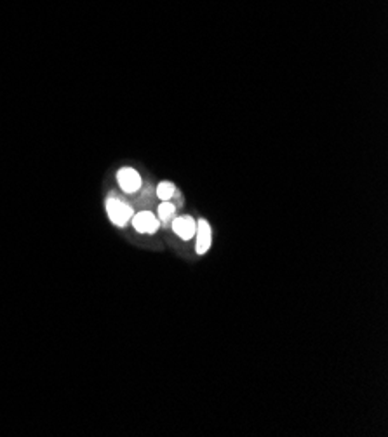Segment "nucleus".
<instances>
[{
  "instance_id": "f257e3e1",
  "label": "nucleus",
  "mask_w": 388,
  "mask_h": 437,
  "mask_svg": "<svg viewBox=\"0 0 388 437\" xmlns=\"http://www.w3.org/2000/svg\"><path fill=\"white\" fill-rule=\"evenodd\" d=\"M107 213L110 222L117 227L128 225V222H131V218H133L134 215L133 208H131L128 202L121 201V199L114 194H112L107 201Z\"/></svg>"
},
{
  "instance_id": "f03ea898",
  "label": "nucleus",
  "mask_w": 388,
  "mask_h": 437,
  "mask_svg": "<svg viewBox=\"0 0 388 437\" xmlns=\"http://www.w3.org/2000/svg\"><path fill=\"white\" fill-rule=\"evenodd\" d=\"M117 182L121 185L122 192L126 194H136L141 189V185H143L140 173L133 168H122L117 173Z\"/></svg>"
},
{
  "instance_id": "7ed1b4c3",
  "label": "nucleus",
  "mask_w": 388,
  "mask_h": 437,
  "mask_svg": "<svg viewBox=\"0 0 388 437\" xmlns=\"http://www.w3.org/2000/svg\"><path fill=\"white\" fill-rule=\"evenodd\" d=\"M133 227L140 234H155L161 229V222L157 216L150 211H140L138 215H133Z\"/></svg>"
},
{
  "instance_id": "20e7f679",
  "label": "nucleus",
  "mask_w": 388,
  "mask_h": 437,
  "mask_svg": "<svg viewBox=\"0 0 388 437\" xmlns=\"http://www.w3.org/2000/svg\"><path fill=\"white\" fill-rule=\"evenodd\" d=\"M171 227L178 237H181L183 241H190L195 237L197 232V222H195L192 216H180V218H174L171 222Z\"/></svg>"
},
{
  "instance_id": "39448f33",
  "label": "nucleus",
  "mask_w": 388,
  "mask_h": 437,
  "mask_svg": "<svg viewBox=\"0 0 388 437\" xmlns=\"http://www.w3.org/2000/svg\"><path fill=\"white\" fill-rule=\"evenodd\" d=\"M195 236H197V239H195V251H197V255H206L213 243V230L206 220H199L197 222Z\"/></svg>"
},
{
  "instance_id": "423d86ee",
  "label": "nucleus",
  "mask_w": 388,
  "mask_h": 437,
  "mask_svg": "<svg viewBox=\"0 0 388 437\" xmlns=\"http://www.w3.org/2000/svg\"><path fill=\"white\" fill-rule=\"evenodd\" d=\"M176 204L173 201H162V204L159 206L157 209V218L161 222L162 227H169L171 222L174 220V215H176Z\"/></svg>"
},
{
  "instance_id": "0eeeda50",
  "label": "nucleus",
  "mask_w": 388,
  "mask_h": 437,
  "mask_svg": "<svg viewBox=\"0 0 388 437\" xmlns=\"http://www.w3.org/2000/svg\"><path fill=\"white\" fill-rule=\"evenodd\" d=\"M174 192H176V187L171 182H161L157 187V197L161 201H171Z\"/></svg>"
}]
</instances>
